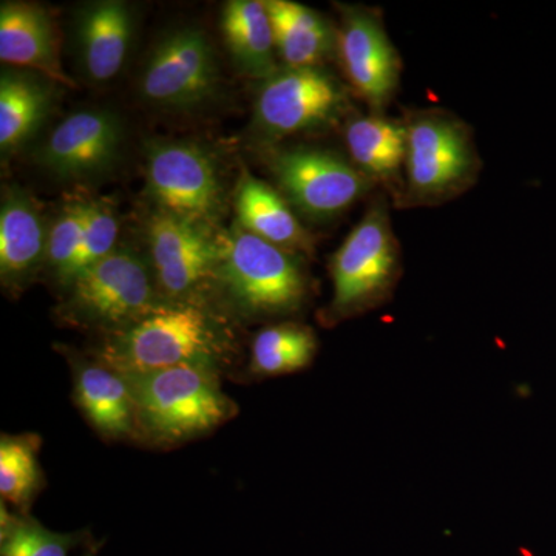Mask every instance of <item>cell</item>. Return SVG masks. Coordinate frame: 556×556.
<instances>
[{
    "label": "cell",
    "mask_w": 556,
    "mask_h": 556,
    "mask_svg": "<svg viewBox=\"0 0 556 556\" xmlns=\"http://www.w3.org/2000/svg\"><path fill=\"white\" fill-rule=\"evenodd\" d=\"M89 353L123 375L188 364L223 375L236 361L237 339L229 317L211 303H163L137 324L100 336Z\"/></svg>",
    "instance_id": "1"
},
{
    "label": "cell",
    "mask_w": 556,
    "mask_h": 556,
    "mask_svg": "<svg viewBox=\"0 0 556 556\" xmlns=\"http://www.w3.org/2000/svg\"><path fill=\"white\" fill-rule=\"evenodd\" d=\"M217 240L212 303L218 302L226 317L277 324L305 313L314 294L305 257L252 236L237 223L219 230Z\"/></svg>",
    "instance_id": "2"
},
{
    "label": "cell",
    "mask_w": 556,
    "mask_h": 556,
    "mask_svg": "<svg viewBox=\"0 0 556 556\" xmlns=\"http://www.w3.org/2000/svg\"><path fill=\"white\" fill-rule=\"evenodd\" d=\"M124 376L134 393L138 444L146 447H181L239 415L237 402L223 391L222 372L206 365Z\"/></svg>",
    "instance_id": "3"
},
{
    "label": "cell",
    "mask_w": 556,
    "mask_h": 556,
    "mask_svg": "<svg viewBox=\"0 0 556 556\" xmlns=\"http://www.w3.org/2000/svg\"><path fill=\"white\" fill-rule=\"evenodd\" d=\"M328 273L332 298L318 313L321 327H338L393 299L404 265L386 195L380 193L369 203L364 217L329 258Z\"/></svg>",
    "instance_id": "4"
},
{
    "label": "cell",
    "mask_w": 556,
    "mask_h": 556,
    "mask_svg": "<svg viewBox=\"0 0 556 556\" xmlns=\"http://www.w3.org/2000/svg\"><path fill=\"white\" fill-rule=\"evenodd\" d=\"M404 188L397 208L437 207L459 199L479 181L482 160L475 131L444 109L409 110Z\"/></svg>",
    "instance_id": "5"
},
{
    "label": "cell",
    "mask_w": 556,
    "mask_h": 556,
    "mask_svg": "<svg viewBox=\"0 0 556 556\" xmlns=\"http://www.w3.org/2000/svg\"><path fill=\"white\" fill-rule=\"evenodd\" d=\"M163 303L148 260L118 247L61 292L56 318L104 336L137 324Z\"/></svg>",
    "instance_id": "6"
},
{
    "label": "cell",
    "mask_w": 556,
    "mask_h": 556,
    "mask_svg": "<svg viewBox=\"0 0 556 556\" xmlns=\"http://www.w3.org/2000/svg\"><path fill=\"white\" fill-rule=\"evenodd\" d=\"M350 87L328 67H280L258 83L254 129L266 148L299 135L345 124L353 113Z\"/></svg>",
    "instance_id": "7"
},
{
    "label": "cell",
    "mask_w": 556,
    "mask_h": 556,
    "mask_svg": "<svg viewBox=\"0 0 556 556\" xmlns=\"http://www.w3.org/2000/svg\"><path fill=\"white\" fill-rule=\"evenodd\" d=\"M266 163L289 206L314 223L340 217L376 188L353 161L331 149L270 146Z\"/></svg>",
    "instance_id": "8"
},
{
    "label": "cell",
    "mask_w": 556,
    "mask_h": 556,
    "mask_svg": "<svg viewBox=\"0 0 556 556\" xmlns=\"http://www.w3.org/2000/svg\"><path fill=\"white\" fill-rule=\"evenodd\" d=\"M146 181L155 208L218 232L225 188L211 153L186 141H150Z\"/></svg>",
    "instance_id": "9"
},
{
    "label": "cell",
    "mask_w": 556,
    "mask_h": 556,
    "mask_svg": "<svg viewBox=\"0 0 556 556\" xmlns=\"http://www.w3.org/2000/svg\"><path fill=\"white\" fill-rule=\"evenodd\" d=\"M219 232V230H218ZM167 212L150 214L149 265L166 303H212L219 257L217 233Z\"/></svg>",
    "instance_id": "10"
},
{
    "label": "cell",
    "mask_w": 556,
    "mask_h": 556,
    "mask_svg": "<svg viewBox=\"0 0 556 556\" xmlns=\"http://www.w3.org/2000/svg\"><path fill=\"white\" fill-rule=\"evenodd\" d=\"M339 11L338 58L351 93L369 113L386 115L401 86L404 62L388 36L382 11L336 3Z\"/></svg>",
    "instance_id": "11"
},
{
    "label": "cell",
    "mask_w": 556,
    "mask_h": 556,
    "mask_svg": "<svg viewBox=\"0 0 556 556\" xmlns=\"http://www.w3.org/2000/svg\"><path fill=\"white\" fill-rule=\"evenodd\" d=\"M219 68L214 47L199 28H179L150 51L139 76V94L156 109L199 108L217 93Z\"/></svg>",
    "instance_id": "12"
},
{
    "label": "cell",
    "mask_w": 556,
    "mask_h": 556,
    "mask_svg": "<svg viewBox=\"0 0 556 556\" xmlns=\"http://www.w3.org/2000/svg\"><path fill=\"white\" fill-rule=\"evenodd\" d=\"M123 126L109 110H79L54 127L38 150L39 166L64 181H89L108 174L119 159Z\"/></svg>",
    "instance_id": "13"
},
{
    "label": "cell",
    "mask_w": 556,
    "mask_h": 556,
    "mask_svg": "<svg viewBox=\"0 0 556 556\" xmlns=\"http://www.w3.org/2000/svg\"><path fill=\"white\" fill-rule=\"evenodd\" d=\"M72 375V396L91 430L104 442H137V409L129 379L90 353L56 345Z\"/></svg>",
    "instance_id": "14"
},
{
    "label": "cell",
    "mask_w": 556,
    "mask_h": 556,
    "mask_svg": "<svg viewBox=\"0 0 556 556\" xmlns=\"http://www.w3.org/2000/svg\"><path fill=\"white\" fill-rule=\"evenodd\" d=\"M50 225L38 201L21 186L2 190L0 203V281L9 294H21L46 266Z\"/></svg>",
    "instance_id": "15"
},
{
    "label": "cell",
    "mask_w": 556,
    "mask_h": 556,
    "mask_svg": "<svg viewBox=\"0 0 556 556\" xmlns=\"http://www.w3.org/2000/svg\"><path fill=\"white\" fill-rule=\"evenodd\" d=\"M135 17L121 0H100L76 14L75 39L84 73L91 83L115 78L129 54Z\"/></svg>",
    "instance_id": "16"
},
{
    "label": "cell",
    "mask_w": 556,
    "mask_h": 556,
    "mask_svg": "<svg viewBox=\"0 0 556 556\" xmlns=\"http://www.w3.org/2000/svg\"><path fill=\"white\" fill-rule=\"evenodd\" d=\"M0 60L9 67L31 70L54 84L73 86L61 67L53 20L36 3L2 2Z\"/></svg>",
    "instance_id": "17"
},
{
    "label": "cell",
    "mask_w": 556,
    "mask_h": 556,
    "mask_svg": "<svg viewBox=\"0 0 556 556\" xmlns=\"http://www.w3.org/2000/svg\"><path fill=\"white\" fill-rule=\"evenodd\" d=\"M348 159L365 177L393 195V203L404 188L407 126L404 118L393 119L378 113H354L343 124Z\"/></svg>",
    "instance_id": "18"
},
{
    "label": "cell",
    "mask_w": 556,
    "mask_h": 556,
    "mask_svg": "<svg viewBox=\"0 0 556 556\" xmlns=\"http://www.w3.org/2000/svg\"><path fill=\"white\" fill-rule=\"evenodd\" d=\"M237 225L258 239L311 257L316 240L274 186L243 170L233 190Z\"/></svg>",
    "instance_id": "19"
},
{
    "label": "cell",
    "mask_w": 556,
    "mask_h": 556,
    "mask_svg": "<svg viewBox=\"0 0 556 556\" xmlns=\"http://www.w3.org/2000/svg\"><path fill=\"white\" fill-rule=\"evenodd\" d=\"M281 67H327L338 58V27L292 0H265Z\"/></svg>",
    "instance_id": "20"
},
{
    "label": "cell",
    "mask_w": 556,
    "mask_h": 556,
    "mask_svg": "<svg viewBox=\"0 0 556 556\" xmlns=\"http://www.w3.org/2000/svg\"><path fill=\"white\" fill-rule=\"evenodd\" d=\"M54 83L31 70L0 76V150L7 156L35 137L53 108Z\"/></svg>",
    "instance_id": "21"
},
{
    "label": "cell",
    "mask_w": 556,
    "mask_h": 556,
    "mask_svg": "<svg viewBox=\"0 0 556 556\" xmlns=\"http://www.w3.org/2000/svg\"><path fill=\"white\" fill-rule=\"evenodd\" d=\"M222 30L233 64L248 78L262 83L280 70L265 0L226 2Z\"/></svg>",
    "instance_id": "22"
},
{
    "label": "cell",
    "mask_w": 556,
    "mask_h": 556,
    "mask_svg": "<svg viewBox=\"0 0 556 556\" xmlns=\"http://www.w3.org/2000/svg\"><path fill=\"white\" fill-rule=\"evenodd\" d=\"M318 353L316 331L299 320L277 321L260 329L251 342L249 379L294 375L313 365Z\"/></svg>",
    "instance_id": "23"
},
{
    "label": "cell",
    "mask_w": 556,
    "mask_h": 556,
    "mask_svg": "<svg viewBox=\"0 0 556 556\" xmlns=\"http://www.w3.org/2000/svg\"><path fill=\"white\" fill-rule=\"evenodd\" d=\"M40 448L42 438L36 433L0 437V496L21 514H30L36 497L46 489Z\"/></svg>",
    "instance_id": "24"
},
{
    "label": "cell",
    "mask_w": 556,
    "mask_h": 556,
    "mask_svg": "<svg viewBox=\"0 0 556 556\" xmlns=\"http://www.w3.org/2000/svg\"><path fill=\"white\" fill-rule=\"evenodd\" d=\"M93 543L90 530L54 532L31 514L11 510L0 503V556H72Z\"/></svg>",
    "instance_id": "25"
},
{
    "label": "cell",
    "mask_w": 556,
    "mask_h": 556,
    "mask_svg": "<svg viewBox=\"0 0 556 556\" xmlns=\"http://www.w3.org/2000/svg\"><path fill=\"white\" fill-rule=\"evenodd\" d=\"M89 199H72L62 204L56 218L50 223L46 266L51 281L61 289L65 274L78 254L86 232Z\"/></svg>",
    "instance_id": "26"
},
{
    "label": "cell",
    "mask_w": 556,
    "mask_h": 556,
    "mask_svg": "<svg viewBox=\"0 0 556 556\" xmlns=\"http://www.w3.org/2000/svg\"><path fill=\"white\" fill-rule=\"evenodd\" d=\"M118 236L119 218L112 203L108 200L89 199V214L83 243L65 274L60 291H64L80 273L112 254L118 248Z\"/></svg>",
    "instance_id": "27"
},
{
    "label": "cell",
    "mask_w": 556,
    "mask_h": 556,
    "mask_svg": "<svg viewBox=\"0 0 556 556\" xmlns=\"http://www.w3.org/2000/svg\"><path fill=\"white\" fill-rule=\"evenodd\" d=\"M102 546V543H93L91 546L87 547L86 551L83 552V554H79L78 556H98L100 554V548Z\"/></svg>",
    "instance_id": "28"
}]
</instances>
